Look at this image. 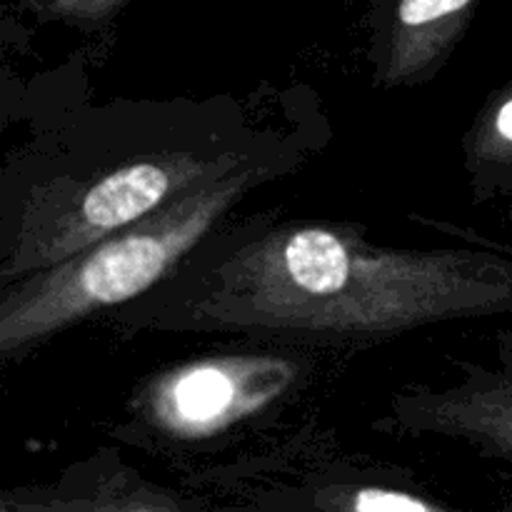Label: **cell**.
Here are the masks:
<instances>
[{
  "instance_id": "obj_1",
  "label": "cell",
  "mask_w": 512,
  "mask_h": 512,
  "mask_svg": "<svg viewBox=\"0 0 512 512\" xmlns=\"http://www.w3.org/2000/svg\"><path fill=\"white\" fill-rule=\"evenodd\" d=\"M512 313V255L373 245L343 223H285L168 280L128 320L295 340H380Z\"/></svg>"
},
{
  "instance_id": "obj_2",
  "label": "cell",
  "mask_w": 512,
  "mask_h": 512,
  "mask_svg": "<svg viewBox=\"0 0 512 512\" xmlns=\"http://www.w3.org/2000/svg\"><path fill=\"white\" fill-rule=\"evenodd\" d=\"M278 148L245 128L238 108L138 105L73 120L5 165L0 285L55 268Z\"/></svg>"
},
{
  "instance_id": "obj_3",
  "label": "cell",
  "mask_w": 512,
  "mask_h": 512,
  "mask_svg": "<svg viewBox=\"0 0 512 512\" xmlns=\"http://www.w3.org/2000/svg\"><path fill=\"white\" fill-rule=\"evenodd\" d=\"M283 150L185 190L148 218L98 240L55 268L0 288V358H20L60 330L135 303L180 270L250 190L283 173Z\"/></svg>"
},
{
  "instance_id": "obj_4",
  "label": "cell",
  "mask_w": 512,
  "mask_h": 512,
  "mask_svg": "<svg viewBox=\"0 0 512 512\" xmlns=\"http://www.w3.org/2000/svg\"><path fill=\"white\" fill-rule=\"evenodd\" d=\"M295 378L298 365L280 355L193 360L150 383L143 415L170 438H208L268 408Z\"/></svg>"
},
{
  "instance_id": "obj_5",
  "label": "cell",
  "mask_w": 512,
  "mask_h": 512,
  "mask_svg": "<svg viewBox=\"0 0 512 512\" xmlns=\"http://www.w3.org/2000/svg\"><path fill=\"white\" fill-rule=\"evenodd\" d=\"M398 420L423 433L480 445L512 460V370H475L448 390H413L395 403Z\"/></svg>"
},
{
  "instance_id": "obj_6",
  "label": "cell",
  "mask_w": 512,
  "mask_h": 512,
  "mask_svg": "<svg viewBox=\"0 0 512 512\" xmlns=\"http://www.w3.org/2000/svg\"><path fill=\"white\" fill-rule=\"evenodd\" d=\"M478 0H395L385 25L378 80L418 83L433 73L468 28Z\"/></svg>"
},
{
  "instance_id": "obj_7",
  "label": "cell",
  "mask_w": 512,
  "mask_h": 512,
  "mask_svg": "<svg viewBox=\"0 0 512 512\" xmlns=\"http://www.w3.org/2000/svg\"><path fill=\"white\" fill-rule=\"evenodd\" d=\"M465 150L478 193L512 198V90L478 115Z\"/></svg>"
},
{
  "instance_id": "obj_8",
  "label": "cell",
  "mask_w": 512,
  "mask_h": 512,
  "mask_svg": "<svg viewBox=\"0 0 512 512\" xmlns=\"http://www.w3.org/2000/svg\"><path fill=\"white\" fill-rule=\"evenodd\" d=\"M25 3L43 18L63 20L80 28H98L118 15L128 0H25Z\"/></svg>"
},
{
  "instance_id": "obj_9",
  "label": "cell",
  "mask_w": 512,
  "mask_h": 512,
  "mask_svg": "<svg viewBox=\"0 0 512 512\" xmlns=\"http://www.w3.org/2000/svg\"><path fill=\"white\" fill-rule=\"evenodd\" d=\"M348 512H448L428 500L388 488H358L350 493Z\"/></svg>"
},
{
  "instance_id": "obj_10",
  "label": "cell",
  "mask_w": 512,
  "mask_h": 512,
  "mask_svg": "<svg viewBox=\"0 0 512 512\" xmlns=\"http://www.w3.org/2000/svg\"><path fill=\"white\" fill-rule=\"evenodd\" d=\"M105 512H160V510L153 508V505H128L125 510H105Z\"/></svg>"
},
{
  "instance_id": "obj_11",
  "label": "cell",
  "mask_w": 512,
  "mask_h": 512,
  "mask_svg": "<svg viewBox=\"0 0 512 512\" xmlns=\"http://www.w3.org/2000/svg\"><path fill=\"white\" fill-rule=\"evenodd\" d=\"M3 512H10V510H3Z\"/></svg>"
}]
</instances>
